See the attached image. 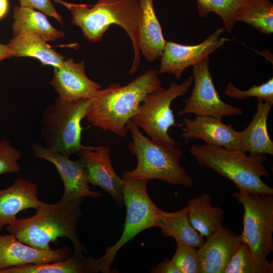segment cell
Segmentation results:
<instances>
[{
    "instance_id": "cell-1",
    "label": "cell",
    "mask_w": 273,
    "mask_h": 273,
    "mask_svg": "<svg viewBox=\"0 0 273 273\" xmlns=\"http://www.w3.org/2000/svg\"><path fill=\"white\" fill-rule=\"evenodd\" d=\"M155 70H148L127 84L111 83L91 99L86 118L93 125L125 137L126 124L146 96L161 86Z\"/></svg>"
},
{
    "instance_id": "cell-2",
    "label": "cell",
    "mask_w": 273,
    "mask_h": 273,
    "mask_svg": "<svg viewBox=\"0 0 273 273\" xmlns=\"http://www.w3.org/2000/svg\"><path fill=\"white\" fill-rule=\"evenodd\" d=\"M84 198H63L54 204L44 202L33 216L17 218L7 225L9 234L22 243L41 250H51L50 243H56L60 237L68 238L74 250L86 252L76 231L78 218L81 216L80 205Z\"/></svg>"
},
{
    "instance_id": "cell-3",
    "label": "cell",
    "mask_w": 273,
    "mask_h": 273,
    "mask_svg": "<svg viewBox=\"0 0 273 273\" xmlns=\"http://www.w3.org/2000/svg\"><path fill=\"white\" fill-rule=\"evenodd\" d=\"M65 6L72 14V23L80 28L88 41H100L112 24L121 27L129 35L134 52L129 73L137 70L141 61L138 30L142 16L139 0H97L94 5L67 3Z\"/></svg>"
},
{
    "instance_id": "cell-4",
    "label": "cell",
    "mask_w": 273,
    "mask_h": 273,
    "mask_svg": "<svg viewBox=\"0 0 273 273\" xmlns=\"http://www.w3.org/2000/svg\"><path fill=\"white\" fill-rule=\"evenodd\" d=\"M126 128L133 140L128 148L136 157L138 163L134 169L124 172L122 178L156 179L174 186L192 188L193 179L179 163L183 152L180 148L167 147L145 136L131 119Z\"/></svg>"
},
{
    "instance_id": "cell-5",
    "label": "cell",
    "mask_w": 273,
    "mask_h": 273,
    "mask_svg": "<svg viewBox=\"0 0 273 273\" xmlns=\"http://www.w3.org/2000/svg\"><path fill=\"white\" fill-rule=\"evenodd\" d=\"M190 153L199 164L228 178L239 191L273 195V189L261 178L262 176H269L264 164L267 159L264 155L247 156L241 150L206 144L192 146Z\"/></svg>"
},
{
    "instance_id": "cell-6",
    "label": "cell",
    "mask_w": 273,
    "mask_h": 273,
    "mask_svg": "<svg viewBox=\"0 0 273 273\" xmlns=\"http://www.w3.org/2000/svg\"><path fill=\"white\" fill-rule=\"evenodd\" d=\"M91 99L66 101L58 97L46 108L40 126L47 148L67 156L76 154L83 146L81 121L86 117Z\"/></svg>"
},
{
    "instance_id": "cell-7",
    "label": "cell",
    "mask_w": 273,
    "mask_h": 273,
    "mask_svg": "<svg viewBox=\"0 0 273 273\" xmlns=\"http://www.w3.org/2000/svg\"><path fill=\"white\" fill-rule=\"evenodd\" d=\"M123 179V199L126 208L123 231L114 244L106 248L104 255L95 259L94 263L98 272H109L110 266L119 249L143 231L157 226L156 212L158 207L148 194L147 185L149 180Z\"/></svg>"
},
{
    "instance_id": "cell-8",
    "label": "cell",
    "mask_w": 273,
    "mask_h": 273,
    "mask_svg": "<svg viewBox=\"0 0 273 273\" xmlns=\"http://www.w3.org/2000/svg\"><path fill=\"white\" fill-rule=\"evenodd\" d=\"M193 81L192 75L181 84L171 82L168 88L160 86L147 94L131 120L152 140L169 147L178 146L168 134L170 127L181 126L175 123L171 105L174 99L188 93Z\"/></svg>"
},
{
    "instance_id": "cell-9",
    "label": "cell",
    "mask_w": 273,
    "mask_h": 273,
    "mask_svg": "<svg viewBox=\"0 0 273 273\" xmlns=\"http://www.w3.org/2000/svg\"><path fill=\"white\" fill-rule=\"evenodd\" d=\"M232 196L244 207L243 230L240 235L257 257L267 258L273 251V196L238 191Z\"/></svg>"
},
{
    "instance_id": "cell-10",
    "label": "cell",
    "mask_w": 273,
    "mask_h": 273,
    "mask_svg": "<svg viewBox=\"0 0 273 273\" xmlns=\"http://www.w3.org/2000/svg\"><path fill=\"white\" fill-rule=\"evenodd\" d=\"M209 56L193 66L194 86L190 97L184 100L178 115L212 116L219 119L242 114L243 110L223 101L215 88L209 70Z\"/></svg>"
},
{
    "instance_id": "cell-11",
    "label": "cell",
    "mask_w": 273,
    "mask_h": 273,
    "mask_svg": "<svg viewBox=\"0 0 273 273\" xmlns=\"http://www.w3.org/2000/svg\"><path fill=\"white\" fill-rule=\"evenodd\" d=\"M225 31L220 27L201 43L195 45H184L172 41H166L161 56L158 74L165 73L174 75L179 79L185 69L193 67L231 39L220 37Z\"/></svg>"
},
{
    "instance_id": "cell-12",
    "label": "cell",
    "mask_w": 273,
    "mask_h": 273,
    "mask_svg": "<svg viewBox=\"0 0 273 273\" xmlns=\"http://www.w3.org/2000/svg\"><path fill=\"white\" fill-rule=\"evenodd\" d=\"M109 152L110 148L104 145H83L76 154L84 168L89 184L106 191L122 206L124 204L123 179L115 172Z\"/></svg>"
},
{
    "instance_id": "cell-13",
    "label": "cell",
    "mask_w": 273,
    "mask_h": 273,
    "mask_svg": "<svg viewBox=\"0 0 273 273\" xmlns=\"http://www.w3.org/2000/svg\"><path fill=\"white\" fill-rule=\"evenodd\" d=\"M31 148L35 157L46 160L54 164L63 182L62 198L77 199L84 197L97 198L102 193L92 191L84 168L78 159L71 160L69 156L35 143Z\"/></svg>"
},
{
    "instance_id": "cell-14",
    "label": "cell",
    "mask_w": 273,
    "mask_h": 273,
    "mask_svg": "<svg viewBox=\"0 0 273 273\" xmlns=\"http://www.w3.org/2000/svg\"><path fill=\"white\" fill-rule=\"evenodd\" d=\"M70 255V249L67 247L55 250H41L22 243L11 234L0 235V270L60 261Z\"/></svg>"
},
{
    "instance_id": "cell-15",
    "label": "cell",
    "mask_w": 273,
    "mask_h": 273,
    "mask_svg": "<svg viewBox=\"0 0 273 273\" xmlns=\"http://www.w3.org/2000/svg\"><path fill=\"white\" fill-rule=\"evenodd\" d=\"M182 126L181 137L186 142L199 139L208 145L240 150V131L235 130L231 123L222 122L221 119L208 116H196L193 119L185 117Z\"/></svg>"
},
{
    "instance_id": "cell-16",
    "label": "cell",
    "mask_w": 273,
    "mask_h": 273,
    "mask_svg": "<svg viewBox=\"0 0 273 273\" xmlns=\"http://www.w3.org/2000/svg\"><path fill=\"white\" fill-rule=\"evenodd\" d=\"M84 62L76 63L69 59L54 67V76L49 83L63 100L73 101L92 98L101 89L99 83L88 78L84 71Z\"/></svg>"
},
{
    "instance_id": "cell-17",
    "label": "cell",
    "mask_w": 273,
    "mask_h": 273,
    "mask_svg": "<svg viewBox=\"0 0 273 273\" xmlns=\"http://www.w3.org/2000/svg\"><path fill=\"white\" fill-rule=\"evenodd\" d=\"M242 241L240 235L223 226L198 249L200 273H224Z\"/></svg>"
},
{
    "instance_id": "cell-18",
    "label": "cell",
    "mask_w": 273,
    "mask_h": 273,
    "mask_svg": "<svg viewBox=\"0 0 273 273\" xmlns=\"http://www.w3.org/2000/svg\"><path fill=\"white\" fill-rule=\"evenodd\" d=\"M44 202L37 197V187L28 180L18 179L9 188L0 190V232L17 219L20 211L39 209Z\"/></svg>"
},
{
    "instance_id": "cell-19",
    "label": "cell",
    "mask_w": 273,
    "mask_h": 273,
    "mask_svg": "<svg viewBox=\"0 0 273 273\" xmlns=\"http://www.w3.org/2000/svg\"><path fill=\"white\" fill-rule=\"evenodd\" d=\"M273 103L257 99L256 111L248 126L240 131V150L249 155H273V142L267 130V118Z\"/></svg>"
},
{
    "instance_id": "cell-20",
    "label": "cell",
    "mask_w": 273,
    "mask_h": 273,
    "mask_svg": "<svg viewBox=\"0 0 273 273\" xmlns=\"http://www.w3.org/2000/svg\"><path fill=\"white\" fill-rule=\"evenodd\" d=\"M142 16L139 26L138 41L140 52L149 61L160 57L166 41L156 15L153 0H139Z\"/></svg>"
},
{
    "instance_id": "cell-21",
    "label": "cell",
    "mask_w": 273,
    "mask_h": 273,
    "mask_svg": "<svg viewBox=\"0 0 273 273\" xmlns=\"http://www.w3.org/2000/svg\"><path fill=\"white\" fill-rule=\"evenodd\" d=\"M14 36L30 35L45 41H54L64 36V33L55 28L43 13L34 9L16 6L13 9Z\"/></svg>"
},
{
    "instance_id": "cell-22",
    "label": "cell",
    "mask_w": 273,
    "mask_h": 273,
    "mask_svg": "<svg viewBox=\"0 0 273 273\" xmlns=\"http://www.w3.org/2000/svg\"><path fill=\"white\" fill-rule=\"evenodd\" d=\"M188 207L175 212H166L159 208L156 212L157 227L164 237H172L193 247H200L204 242L203 236L192 226L188 216Z\"/></svg>"
},
{
    "instance_id": "cell-23",
    "label": "cell",
    "mask_w": 273,
    "mask_h": 273,
    "mask_svg": "<svg viewBox=\"0 0 273 273\" xmlns=\"http://www.w3.org/2000/svg\"><path fill=\"white\" fill-rule=\"evenodd\" d=\"M211 195L202 194L192 198L187 206L188 216L192 226L207 238L222 227L224 211L211 204Z\"/></svg>"
},
{
    "instance_id": "cell-24",
    "label": "cell",
    "mask_w": 273,
    "mask_h": 273,
    "mask_svg": "<svg viewBox=\"0 0 273 273\" xmlns=\"http://www.w3.org/2000/svg\"><path fill=\"white\" fill-rule=\"evenodd\" d=\"M82 251L74 250L65 259L42 264H32L0 270V273H96L92 256L85 257Z\"/></svg>"
},
{
    "instance_id": "cell-25",
    "label": "cell",
    "mask_w": 273,
    "mask_h": 273,
    "mask_svg": "<svg viewBox=\"0 0 273 273\" xmlns=\"http://www.w3.org/2000/svg\"><path fill=\"white\" fill-rule=\"evenodd\" d=\"M14 57H31L39 60L43 65L60 66L64 61L58 54L42 39L30 35L14 36L8 44Z\"/></svg>"
},
{
    "instance_id": "cell-26",
    "label": "cell",
    "mask_w": 273,
    "mask_h": 273,
    "mask_svg": "<svg viewBox=\"0 0 273 273\" xmlns=\"http://www.w3.org/2000/svg\"><path fill=\"white\" fill-rule=\"evenodd\" d=\"M236 20L262 33H272L273 4L269 0H245L237 11Z\"/></svg>"
},
{
    "instance_id": "cell-27",
    "label": "cell",
    "mask_w": 273,
    "mask_h": 273,
    "mask_svg": "<svg viewBox=\"0 0 273 273\" xmlns=\"http://www.w3.org/2000/svg\"><path fill=\"white\" fill-rule=\"evenodd\" d=\"M273 262L267 258L255 256L244 243L232 256L224 273H272Z\"/></svg>"
},
{
    "instance_id": "cell-28",
    "label": "cell",
    "mask_w": 273,
    "mask_h": 273,
    "mask_svg": "<svg viewBox=\"0 0 273 273\" xmlns=\"http://www.w3.org/2000/svg\"><path fill=\"white\" fill-rule=\"evenodd\" d=\"M245 0H197L198 14L201 18L207 17L213 12L219 16L226 31L231 33L236 23V14Z\"/></svg>"
},
{
    "instance_id": "cell-29",
    "label": "cell",
    "mask_w": 273,
    "mask_h": 273,
    "mask_svg": "<svg viewBox=\"0 0 273 273\" xmlns=\"http://www.w3.org/2000/svg\"><path fill=\"white\" fill-rule=\"evenodd\" d=\"M224 94L229 97L238 100L256 97L257 99L273 103V78L258 85L254 84L245 90L238 88L232 82H230L224 89Z\"/></svg>"
},
{
    "instance_id": "cell-30",
    "label": "cell",
    "mask_w": 273,
    "mask_h": 273,
    "mask_svg": "<svg viewBox=\"0 0 273 273\" xmlns=\"http://www.w3.org/2000/svg\"><path fill=\"white\" fill-rule=\"evenodd\" d=\"M181 273H200L198 249L187 244L176 242V249L171 259Z\"/></svg>"
},
{
    "instance_id": "cell-31",
    "label": "cell",
    "mask_w": 273,
    "mask_h": 273,
    "mask_svg": "<svg viewBox=\"0 0 273 273\" xmlns=\"http://www.w3.org/2000/svg\"><path fill=\"white\" fill-rule=\"evenodd\" d=\"M21 155L19 150L15 149L8 141H0V174L14 173L20 171L18 160Z\"/></svg>"
},
{
    "instance_id": "cell-32",
    "label": "cell",
    "mask_w": 273,
    "mask_h": 273,
    "mask_svg": "<svg viewBox=\"0 0 273 273\" xmlns=\"http://www.w3.org/2000/svg\"><path fill=\"white\" fill-rule=\"evenodd\" d=\"M20 6L36 9L62 23L63 18L57 13L51 0H19Z\"/></svg>"
},
{
    "instance_id": "cell-33",
    "label": "cell",
    "mask_w": 273,
    "mask_h": 273,
    "mask_svg": "<svg viewBox=\"0 0 273 273\" xmlns=\"http://www.w3.org/2000/svg\"><path fill=\"white\" fill-rule=\"evenodd\" d=\"M152 273H181L179 268L167 257L151 271Z\"/></svg>"
},
{
    "instance_id": "cell-34",
    "label": "cell",
    "mask_w": 273,
    "mask_h": 273,
    "mask_svg": "<svg viewBox=\"0 0 273 273\" xmlns=\"http://www.w3.org/2000/svg\"><path fill=\"white\" fill-rule=\"evenodd\" d=\"M14 57L13 52L8 44L0 43V61Z\"/></svg>"
},
{
    "instance_id": "cell-35",
    "label": "cell",
    "mask_w": 273,
    "mask_h": 273,
    "mask_svg": "<svg viewBox=\"0 0 273 273\" xmlns=\"http://www.w3.org/2000/svg\"><path fill=\"white\" fill-rule=\"evenodd\" d=\"M8 11V0H0V19L4 18Z\"/></svg>"
},
{
    "instance_id": "cell-36",
    "label": "cell",
    "mask_w": 273,
    "mask_h": 273,
    "mask_svg": "<svg viewBox=\"0 0 273 273\" xmlns=\"http://www.w3.org/2000/svg\"><path fill=\"white\" fill-rule=\"evenodd\" d=\"M56 2L61 4L64 5L65 2L62 1L61 0H54Z\"/></svg>"
}]
</instances>
